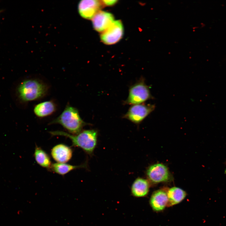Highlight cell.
Segmentation results:
<instances>
[{
	"mask_svg": "<svg viewBox=\"0 0 226 226\" xmlns=\"http://www.w3.org/2000/svg\"><path fill=\"white\" fill-rule=\"evenodd\" d=\"M92 19L94 28L99 32L104 31L114 21L111 13L104 11H99Z\"/></svg>",
	"mask_w": 226,
	"mask_h": 226,
	"instance_id": "9c48e42d",
	"label": "cell"
},
{
	"mask_svg": "<svg viewBox=\"0 0 226 226\" xmlns=\"http://www.w3.org/2000/svg\"><path fill=\"white\" fill-rule=\"evenodd\" d=\"M167 192L168 197V207L180 203L185 199L186 195V193L184 190L176 187L170 188Z\"/></svg>",
	"mask_w": 226,
	"mask_h": 226,
	"instance_id": "5bb4252c",
	"label": "cell"
},
{
	"mask_svg": "<svg viewBox=\"0 0 226 226\" xmlns=\"http://www.w3.org/2000/svg\"><path fill=\"white\" fill-rule=\"evenodd\" d=\"M149 184L145 179L140 177L136 178L132 183L131 187L132 195L137 197H143L148 193Z\"/></svg>",
	"mask_w": 226,
	"mask_h": 226,
	"instance_id": "7c38bea8",
	"label": "cell"
},
{
	"mask_svg": "<svg viewBox=\"0 0 226 226\" xmlns=\"http://www.w3.org/2000/svg\"><path fill=\"white\" fill-rule=\"evenodd\" d=\"M51 154L57 163H65L69 161L73 155V150L69 147L63 144H59L53 147Z\"/></svg>",
	"mask_w": 226,
	"mask_h": 226,
	"instance_id": "30bf717a",
	"label": "cell"
},
{
	"mask_svg": "<svg viewBox=\"0 0 226 226\" xmlns=\"http://www.w3.org/2000/svg\"><path fill=\"white\" fill-rule=\"evenodd\" d=\"M146 175L148 180L154 183L168 181L170 177L167 167L159 163L150 166L147 170Z\"/></svg>",
	"mask_w": 226,
	"mask_h": 226,
	"instance_id": "52a82bcc",
	"label": "cell"
},
{
	"mask_svg": "<svg viewBox=\"0 0 226 226\" xmlns=\"http://www.w3.org/2000/svg\"><path fill=\"white\" fill-rule=\"evenodd\" d=\"M152 99L153 97L149 88L142 78L131 87L128 97L124 103L133 105L141 104Z\"/></svg>",
	"mask_w": 226,
	"mask_h": 226,
	"instance_id": "277c9868",
	"label": "cell"
},
{
	"mask_svg": "<svg viewBox=\"0 0 226 226\" xmlns=\"http://www.w3.org/2000/svg\"><path fill=\"white\" fill-rule=\"evenodd\" d=\"M56 109L54 103L51 101H47L36 105L34 108V112L38 117H44L52 114Z\"/></svg>",
	"mask_w": 226,
	"mask_h": 226,
	"instance_id": "4fadbf2b",
	"label": "cell"
},
{
	"mask_svg": "<svg viewBox=\"0 0 226 226\" xmlns=\"http://www.w3.org/2000/svg\"><path fill=\"white\" fill-rule=\"evenodd\" d=\"M123 27L121 21H114L111 25L101 34V40L105 44L111 45L119 41L123 34Z\"/></svg>",
	"mask_w": 226,
	"mask_h": 226,
	"instance_id": "8992f818",
	"label": "cell"
},
{
	"mask_svg": "<svg viewBox=\"0 0 226 226\" xmlns=\"http://www.w3.org/2000/svg\"><path fill=\"white\" fill-rule=\"evenodd\" d=\"M34 155L36 162L39 165L49 169L52 164L51 161L50 156L44 150L36 145Z\"/></svg>",
	"mask_w": 226,
	"mask_h": 226,
	"instance_id": "2e32d148",
	"label": "cell"
},
{
	"mask_svg": "<svg viewBox=\"0 0 226 226\" xmlns=\"http://www.w3.org/2000/svg\"><path fill=\"white\" fill-rule=\"evenodd\" d=\"M101 6L100 1L83 0L78 4V12L83 18L87 19H92L99 11Z\"/></svg>",
	"mask_w": 226,
	"mask_h": 226,
	"instance_id": "ba28073f",
	"label": "cell"
},
{
	"mask_svg": "<svg viewBox=\"0 0 226 226\" xmlns=\"http://www.w3.org/2000/svg\"><path fill=\"white\" fill-rule=\"evenodd\" d=\"M54 124H60L73 135L80 133L88 124L81 117L77 109L70 105H67L58 116L49 123L50 125Z\"/></svg>",
	"mask_w": 226,
	"mask_h": 226,
	"instance_id": "7a4b0ae2",
	"label": "cell"
},
{
	"mask_svg": "<svg viewBox=\"0 0 226 226\" xmlns=\"http://www.w3.org/2000/svg\"><path fill=\"white\" fill-rule=\"evenodd\" d=\"M1 12V11H0V13Z\"/></svg>",
	"mask_w": 226,
	"mask_h": 226,
	"instance_id": "ac0fdd59",
	"label": "cell"
},
{
	"mask_svg": "<svg viewBox=\"0 0 226 226\" xmlns=\"http://www.w3.org/2000/svg\"><path fill=\"white\" fill-rule=\"evenodd\" d=\"M153 104H139L133 105L128 109L123 118L132 122L138 124L143 121L155 109Z\"/></svg>",
	"mask_w": 226,
	"mask_h": 226,
	"instance_id": "5b68a950",
	"label": "cell"
},
{
	"mask_svg": "<svg viewBox=\"0 0 226 226\" xmlns=\"http://www.w3.org/2000/svg\"><path fill=\"white\" fill-rule=\"evenodd\" d=\"M47 90V85L42 81L36 79H30L22 82L18 91L19 96L23 101L28 102L41 98Z\"/></svg>",
	"mask_w": 226,
	"mask_h": 226,
	"instance_id": "3957f363",
	"label": "cell"
},
{
	"mask_svg": "<svg viewBox=\"0 0 226 226\" xmlns=\"http://www.w3.org/2000/svg\"><path fill=\"white\" fill-rule=\"evenodd\" d=\"M103 2L106 5H111L115 4L117 1V0H103Z\"/></svg>",
	"mask_w": 226,
	"mask_h": 226,
	"instance_id": "e0dca14e",
	"label": "cell"
},
{
	"mask_svg": "<svg viewBox=\"0 0 226 226\" xmlns=\"http://www.w3.org/2000/svg\"><path fill=\"white\" fill-rule=\"evenodd\" d=\"M87 167L86 163L78 165L57 163L52 164L49 170L59 175H64L73 170L81 168H86Z\"/></svg>",
	"mask_w": 226,
	"mask_h": 226,
	"instance_id": "9a60e30c",
	"label": "cell"
},
{
	"mask_svg": "<svg viewBox=\"0 0 226 226\" xmlns=\"http://www.w3.org/2000/svg\"><path fill=\"white\" fill-rule=\"evenodd\" d=\"M49 132L52 136H61L69 138L73 146L81 148L90 155H93L97 145L98 133L94 129L84 130L76 135L61 131Z\"/></svg>",
	"mask_w": 226,
	"mask_h": 226,
	"instance_id": "6da1fadb",
	"label": "cell"
},
{
	"mask_svg": "<svg viewBox=\"0 0 226 226\" xmlns=\"http://www.w3.org/2000/svg\"><path fill=\"white\" fill-rule=\"evenodd\" d=\"M168 197L167 192L163 190H159L152 194L149 203L153 210L156 212L163 210L167 206Z\"/></svg>",
	"mask_w": 226,
	"mask_h": 226,
	"instance_id": "8fae6325",
	"label": "cell"
}]
</instances>
